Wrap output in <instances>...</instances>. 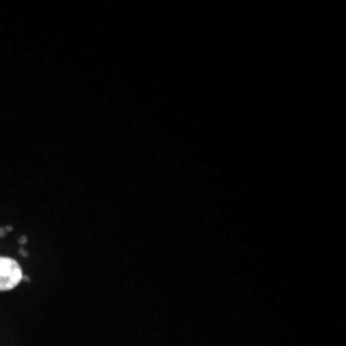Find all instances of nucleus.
<instances>
[{"instance_id": "nucleus-1", "label": "nucleus", "mask_w": 346, "mask_h": 346, "mask_svg": "<svg viewBox=\"0 0 346 346\" xmlns=\"http://www.w3.org/2000/svg\"><path fill=\"white\" fill-rule=\"evenodd\" d=\"M23 278L22 268L10 258L0 256V291L14 288Z\"/></svg>"}, {"instance_id": "nucleus-4", "label": "nucleus", "mask_w": 346, "mask_h": 346, "mask_svg": "<svg viewBox=\"0 0 346 346\" xmlns=\"http://www.w3.org/2000/svg\"><path fill=\"white\" fill-rule=\"evenodd\" d=\"M21 254H22L23 256H27V253H26V250H23V249H22V250H21Z\"/></svg>"}, {"instance_id": "nucleus-2", "label": "nucleus", "mask_w": 346, "mask_h": 346, "mask_svg": "<svg viewBox=\"0 0 346 346\" xmlns=\"http://www.w3.org/2000/svg\"><path fill=\"white\" fill-rule=\"evenodd\" d=\"M5 233H7V230H5V228H0V237L5 236Z\"/></svg>"}, {"instance_id": "nucleus-3", "label": "nucleus", "mask_w": 346, "mask_h": 346, "mask_svg": "<svg viewBox=\"0 0 346 346\" xmlns=\"http://www.w3.org/2000/svg\"><path fill=\"white\" fill-rule=\"evenodd\" d=\"M26 240H27L26 236H23L22 239H19V242H21V244H26Z\"/></svg>"}]
</instances>
